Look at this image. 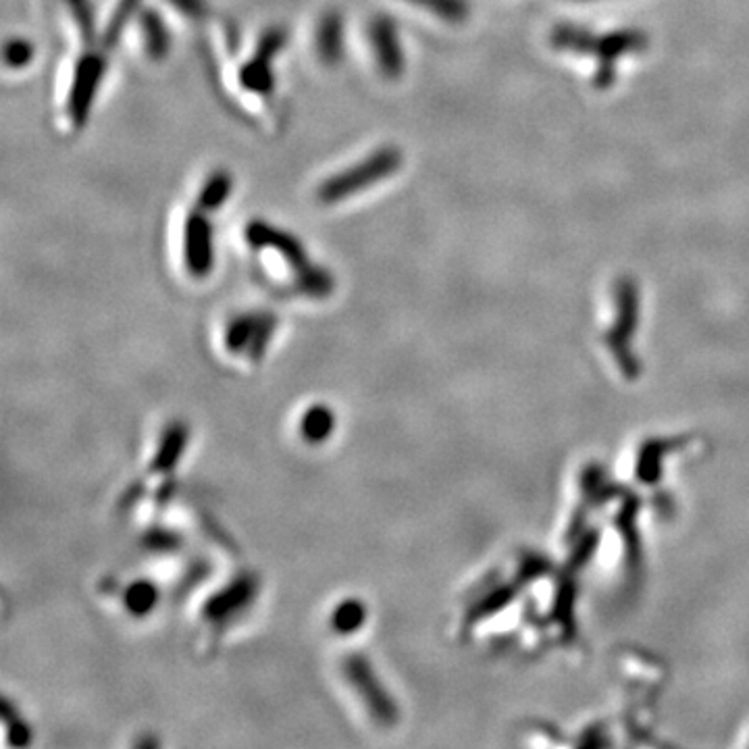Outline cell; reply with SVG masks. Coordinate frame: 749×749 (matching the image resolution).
<instances>
[{"label": "cell", "instance_id": "1", "mask_svg": "<svg viewBox=\"0 0 749 749\" xmlns=\"http://www.w3.org/2000/svg\"><path fill=\"white\" fill-rule=\"evenodd\" d=\"M246 239L248 244H253L258 250H275L277 255L283 256L286 263L290 265L296 279H298V288L302 292L311 293V296H325L331 292V277L325 269L314 267L309 260V256L304 253V246L293 238L292 234L281 232L279 227H275L271 223L265 221H250L246 227Z\"/></svg>", "mask_w": 749, "mask_h": 749}, {"label": "cell", "instance_id": "2", "mask_svg": "<svg viewBox=\"0 0 749 749\" xmlns=\"http://www.w3.org/2000/svg\"><path fill=\"white\" fill-rule=\"evenodd\" d=\"M400 167H403V152L398 148H377L361 163L344 169L321 183L317 190V199L323 204L344 202L366 188L392 178Z\"/></svg>", "mask_w": 749, "mask_h": 749}, {"label": "cell", "instance_id": "3", "mask_svg": "<svg viewBox=\"0 0 749 749\" xmlns=\"http://www.w3.org/2000/svg\"><path fill=\"white\" fill-rule=\"evenodd\" d=\"M105 72H107V58L100 53H86L77 61L74 84L69 90V103H67L69 119L75 128L86 126Z\"/></svg>", "mask_w": 749, "mask_h": 749}, {"label": "cell", "instance_id": "4", "mask_svg": "<svg viewBox=\"0 0 749 749\" xmlns=\"http://www.w3.org/2000/svg\"><path fill=\"white\" fill-rule=\"evenodd\" d=\"M183 258L185 269L194 277H206L213 271V227L204 211H192L183 225Z\"/></svg>", "mask_w": 749, "mask_h": 749}, {"label": "cell", "instance_id": "5", "mask_svg": "<svg viewBox=\"0 0 749 749\" xmlns=\"http://www.w3.org/2000/svg\"><path fill=\"white\" fill-rule=\"evenodd\" d=\"M286 32L281 30H269L265 32L258 46H256V53L239 72V82L246 90L255 92V94H269L274 90V58L277 53L286 46Z\"/></svg>", "mask_w": 749, "mask_h": 749}, {"label": "cell", "instance_id": "6", "mask_svg": "<svg viewBox=\"0 0 749 749\" xmlns=\"http://www.w3.org/2000/svg\"><path fill=\"white\" fill-rule=\"evenodd\" d=\"M371 46L382 75L387 79H396L404 72V53L398 28L389 15H377L368 25Z\"/></svg>", "mask_w": 749, "mask_h": 749}, {"label": "cell", "instance_id": "7", "mask_svg": "<svg viewBox=\"0 0 749 749\" xmlns=\"http://www.w3.org/2000/svg\"><path fill=\"white\" fill-rule=\"evenodd\" d=\"M274 330V319L267 314H242L227 328V344L239 352V347L250 346V352L265 346Z\"/></svg>", "mask_w": 749, "mask_h": 749}, {"label": "cell", "instance_id": "8", "mask_svg": "<svg viewBox=\"0 0 749 749\" xmlns=\"http://www.w3.org/2000/svg\"><path fill=\"white\" fill-rule=\"evenodd\" d=\"M317 55L325 65H338L344 56V21L338 11L325 13L319 21Z\"/></svg>", "mask_w": 749, "mask_h": 749}, {"label": "cell", "instance_id": "9", "mask_svg": "<svg viewBox=\"0 0 749 749\" xmlns=\"http://www.w3.org/2000/svg\"><path fill=\"white\" fill-rule=\"evenodd\" d=\"M140 28H142L148 56L154 58V61L165 58L167 53H169V32H167L163 19L159 18V13L157 11H142Z\"/></svg>", "mask_w": 749, "mask_h": 749}, {"label": "cell", "instance_id": "10", "mask_svg": "<svg viewBox=\"0 0 749 749\" xmlns=\"http://www.w3.org/2000/svg\"><path fill=\"white\" fill-rule=\"evenodd\" d=\"M232 190H234V180L225 169L211 173V178L204 182L199 194V208L204 213L217 211L227 202Z\"/></svg>", "mask_w": 749, "mask_h": 749}, {"label": "cell", "instance_id": "11", "mask_svg": "<svg viewBox=\"0 0 749 749\" xmlns=\"http://www.w3.org/2000/svg\"><path fill=\"white\" fill-rule=\"evenodd\" d=\"M140 2H142V0H121V2L117 4L113 18H110L109 23H107V30H105V34H103V44H105V49H113V46L119 42V38L124 34V30H126L129 19L133 18L136 11L140 9Z\"/></svg>", "mask_w": 749, "mask_h": 749}, {"label": "cell", "instance_id": "12", "mask_svg": "<svg viewBox=\"0 0 749 749\" xmlns=\"http://www.w3.org/2000/svg\"><path fill=\"white\" fill-rule=\"evenodd\" d=\"M410 4H417L420 9H427L431 13H436L439 19L450 21V23H458L467 18L469 7L464 0H406Z\"/></svg>", "mask_w": 749, "mask_h": 749}, {"label": "cell", "instance_id": "13", "mask_svg": "<svg viewBox=\"0 0 749 749\" xmlns=\"http://www.w3.org/2000/svg\"><path fill=\"white\" fill-rule=\"evenodd\" d=\"M34 58V46L23 40V38H13L7 42L4 46V63L13 69H21L25 67L30 61Z\"/></svg>", "mask_w": 749, "mask_h": 749}, {"label": "cell", "instance_id": "14", "mask_svg": "<svg viewBox=\"0 0 749 749\" xmlns=\"http://www.w3.org/2000/svg\"><path fill=\"white\" fill-rule=\"evenodd\" d=\"M69 4V11L74 15L75 23L86 42L94 38V13H92L90 0H65Z\"/></svg>", "mask_w": 749, "mask_h": 749}, {"label": "cell", "instance_id": "15", "mask_svg": "<svg viewBox=\"0 0 749 749\" xmlns=\"http://www.w3.org/2000/svg\"><path fill=\"white\" fill-rule=\"evenodd\" d=\"M178 11L185 13L188 18L202 19L206 15V2L204 0H169Z\"/></svg>", "mask_w": 749, "mask_h": 749}]
</instances>
